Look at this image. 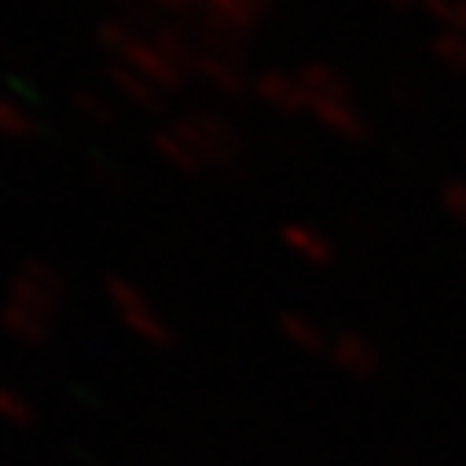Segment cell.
<instances>
[{
  "instance_id": "cell-1",
  "label": "cell",
  "mask_w": 466,
  "mask_h": 466,
  "mask_svg": "<svg viewBox=\"0 0 466 466\" xmlns=\"http://www.w3.org/2000/svg\"><path fill=\"white\" fill-rule=\"evenodd\" d=\"M96 45H99L114 63H122V66L144 74V77H147L151 85H158L166 96H169V92H184V85H187V74H184L144 30H137V26L126 23V19H103V23L96 26Z\"/></svg>"
},
{
  "instance_id": "cell-2",
  "label": "cell",
  "mask_w": 466,
  "mask_h": 466,
  "mask_svg": "<svg viewBox=\"0 0 466 466\" xmlns=\"http://www.w3.org/2000/svg\"><path fill=\"white\" fill-rule=\"evenodd\" d=\"M177 133L198 151V158L206 162V173L209 169H220L228 162H236V151H239V140L231 133V126L224 118L209 110H187L180 122H173Z\"/></svg>"
},
{
  "instance_id": "cell-3",
  "label": "cell",
  "mask_w": 466,
  "mask_h": 466,
  "mask_svg": "<svg viewBox=\"0 0 466 466\" xmlns=\"http://www.w3.org/2000/svg\"><path fill=\"white\" fill-rule=\"evenodd\" d=\"M195 77L206 81V85H209L213 92H220V96H243V88H247V77H243V70H239V59L217 56V52H202V48H198Z\"/></svg>"
},
{
  "instance_id": "cell-4",
  "label": "cell",
  "mask_w": 466,
  "mask_h": 466,
  "mask_svg": "<svg viewBox=\"0 0 466 466\" xmlns=\"http://www.w3.org/2000/svg\"><path fill=\"white\" fill-rule=\"evenodd\" d=\"M106 81L122 92V99H129L140 110H162L166 106V92L158 85H151L144 74H137V70H129L122 63H114V59L106 63Z\"/></svg>"
},
{
  "instance_id": "cell-5",
  "label": "cell",
  "mask_w": 466,
  "mask_h": 466,
  "mask_svg": "<svg viewBox=\"0 0 466 466\" xmlns=\"http://www.w3.org/2000/svg\"><path fill=\"white\" fill-rule=\"evenodd\" d=\"M151 147H155V155H158L166 166H173V169L184 173V177H198V173H206V162H202L198 151L177 133V126L155 129V133H151Z\"/></svg>"
},
{
  "instance_id": "cell-6",
  "label": "cell",
  "mask_w": 466,
  "mask_h": 466,
  "mask_svg": "<svg viewBox=\"0 0 466 466\" xmlns=\"http://www.w3.org/2000/svg\"><path fill=\"white\" fill-rule=\"evenodd\" d=\"M70 103H74V114L81 122H88L92 129H114L118 126V106H114L103 92H96V88H74L70 92Z\"/></svg>"
},
{
  "instance_id": "cell-7",
  "label": "cell",
  "mask_w": 466,
  "mask_h": 466,
  "mask_svg": "<svg viewBox=\"0 0 466 466\" xmlns=\"http://www.w3.org/2000/svg\"><path fill=\"white\" fill-rule=\"evenodd\" d=\"M41 133H45V126H41L37 114H30L12 96H0V137L5 140H34Z\"/></svg>"
},
{
  "instance_id": "cell-8",
  "label": "cell",
  "mask_w": 466,
  "mask_h": 466,
  "mask_svg": "<svg viewBox=\"0 0 466 466\" xmlns=\"http://www.w3.org/2000/svg\"><path fill=\"white\" fill-rule=\"evenodd\" d=\"M198 5H202L213 19L236 26V30L254 26V19H258V12H261V0H198Z\"/></svg>"
},
{
  "instance_id": "cell-9",
  "label": "cell",
  "mask_w": 466,
  "mask_h": 466,
  "mask_svg": "<svg viewBox=\"0 0 466 466\" xmlns=\"http://www.w3.org/2000/svg\"><path fill=\"white\" fill-rule=\"evenodd\" d=\"M258 92H261L268 103H279V106H290V99H294L290 85H287L279 74H265V77H258Z\"/></svg>"
},
{
  "instance_id": "cell-10",
  "label": "cell",
  "mask_w": 466,
  "mask_h": 466,
  "mask_svg": "<svg viewBox=\"0 0 466 466\" xmlns=\"http://www.w3.org/2000/svg\"><path fill=\"white\" fill-rule=\"evenodd\" d=\"M92 177H96L103 187H110V191L126 187V177H122V169H114V166H110V158H103V155H92Z\"/></svg>"
},
{
  "instance_id": "cell-11",
  "label": "cell",
  "mask_w": 466,
  "mask_h": 466,
  "mask_svg": "<svg viewBox=\"0 0 466 466\" xmlns=\"http://www.w3.org/2000/svg\"><path fill=\"white\" fill-rule=\"evenodd\" d=\"M147 5H155L169 19H191L195 8H198V0H147Z\"/></svg>"
}]
</instances>
